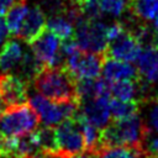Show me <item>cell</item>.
<instances>
[{"mask_svg":"<svg viewBox=\"0 0 158 158\" xmlns=\"http://www.w3.org/2000/svg\"><path fill=\"white\" fill-rule=\"evenodd\" d=\"M148 131L139 114L121 120L111 118L101 130L100 144L101 147H128L142 152V142Z\"/></svg>","mask_w":158,"mask_h":158,"instance_id":"6da1fadb","label":"cell"},{"mask_svg":"<svg viewBox=\"0 0 158 158\" xmlns=\"http://www.w3.org/2000/svg\"><path fill=\"white\" fill-rule=\"evenodd\" d=\"M32 81L41 95L53 101H79L77 79L65 67L44 65Z\"/></svg>","mask_w":158,"mask_h":158,"instance_id":"7a4b0ae2","label":"cell"},{"mask_svg":"<svg viewBox=\"0 0 158 158\" xmlns=\"http://www.w3.org/2000/svg\"><path fill=\"white\" fill-rule=\"evenodd\" d=\"M0 116V132L7 137H19L32 132L40 123L38 115L26 102L7 107Z\"/></svg>","mask_w":158,"mask_h":158,"instance_id":"3957f363","label":"cell"},{"mask_svg":"<svg viewBox=\"0 0 158 158\" xmlns=\"http://www.w3.org/2000/svg\"><path fill=\"white\" fill-rule=\"evenodd\" d=\"M30 105L38 115L40 121L47 126H57L63 120L74 117L79 111V101H53L41 94L32 95Z\"/></svg>","mask_w":158,"mask_h":158,"instance_id":"277c9868","label":"cell"},{"mask_svg":"<svg viewBox=\"0 0 158 158\" xmlns=\"http://www.w3.org/2000/svg\"><path fill=\"white\" fill-rule=\"evenodd\" d=\"M74 26V40L83 51L91 53H105L107 46V26L104 22L83 16Z\"/></svg>","mask_w":158,"mask_h":158,"instance_id":"5b68a950","label":"cell"},{"mask_svg":"<svg viewBox=\"0 0 158 158\" xmlns=\"http://www.w3.org/2000/svg\"><path fill=\"white\" fill-rule=\"evenodd\" d=\"M54 130L58 142L59 158H70L74 154L85 151L83 133L74 117L63 120Z\"/></svg>","mask_w":158,"mask_h":158,"instance_id":"8992f818","label":"cell"},{"mask_svg":"<svg viewBox=\"0 0 158 158\" xmlns=\"http://www.w3.org/2000/svg\"><path fill=\"white\" fill-rule=\"evenodd\" d=\"M141 49L142 46L136 36L125 27V30L116 38L107 43L104 54L107 58L132 63L136 62Z\"/></svg>","mask_w":158,"mask_h":158,"instance_id":"52a82bcc","label":"cell"},{"mask_svg":"<svg viewBox=\"0 0 158 158\" xmlns=\"http://www.w3.org/2000/svg\"><path fill=\"white\" fill-rule=\"evenodd\" d=\"M110 96H96L79 102V112L94 126L102 130L111 121Z\"/></svg>","mask_w":158,"mask_h":158,"instance_id":"ba28073f","label":"cell"},{"mask_svg":"<svg viewBox=\"0 0 158 158\" xmlns=\"http://www.w3.org/2000/svg\"><path fill=\"white\" fill-rule=\"evenodd\" d=\"M28 83L19 75L2 74L0 77V93L7 107L25 104L28 98Z\"/></svg>","mask_w":158,"mask_h":158,"instance_id":"9c48e42d","label":"cell"},{"mask_svg":"<svg viewBox=\"0 0 158 158\" xmlns=\"http://www.w3.org/2000/svg\"><path fill=\"white\" fill-rule=\"evenodd\" d=\"M60 40L47 27L28 44L33 56L44 65H52L60 48Z\"/></svg>","mask_w":158,"mask_h":158,"instance_id":"30bf717a","label":"cell"},{"mask_svg":"<svg viewBox=\"0 0 158 158\" xmlns=\"http://www.w3.org/2000/svg\"><path fill=\"white\" fill-rule=\"evenodd\" d=\"M46 23L47 19L43 10L40 6H33L28 9L16 37L26 43H30L46 28Z\"/></svg>","mask_w":158,"mask_h":158,"instance_id":"8fae6325","label":"cell"},{"mask_svg":"<svg viewBox=\"0 0 158 158\" xmlns=\"http://www.w3.org/2000/svg\"><path fill=\"white\" fill-rule=\"evenodd\" d=\"M101 74L109 81H120V80H135L141 78L137 67L132 65L130 62L117 60L105 57Z\"/></svg>","mask_w":158,"mask_h":158,"instance_id":"7c38bea8","label":"cell"},{"mask_svg":"<svg viewBox=\"0 0 158 158\" xmlns=\"http://www.w3.org/2000/svg\"><path fill=\"white\" fill-rule=\"evenodd\" d=\"M137 70L143 80L148 84L158 83V48L147 46L142 47L137 59Z\"/></svg>","mask_w":158,"mask_h":158,"instance_id":"4fadbf2b","label":"cell"},{"mask_svg":"<svg viewBox=\"0 0 158 158\" xmlns=\"http://www.w3.org/2000/svg\"><path fill=\"white\" fill-rule=\"evenodd\" d=\"M22 58V48L15 40L7 41L0 51V70L9 72L17 67Z\"/></svg>","mask_w":158,"mask_h":158,"instance_id":"5bb4252c","label":"cell"},{"mask_svg":"<svg viewBox=\"0 0 158 158\" xmlns=\"http://www.w3.org/2000/svg\"><path fill=\"white\" fill-rule=\"evenodd\" d=\"M128 10L141 21H153L158 16V0H130Z\"/></svg>","mask_w":158,"mask_h":158,"instance_id":"9a60e30c","label":"cell"},{"mask_svg":"<svg viewBox=\"0 0 158 158\" xmlns=\"http://www.w3.org/2000/svg\"><path fill=\"white\" fill-rule=\"evenodd\" d=\"M46 27L53 32L60 41L74 38V25L63 15L57 14L47 20Z\"/></svg>","mask_w":158,"mask_h":158,"instance_id":"2e32d148","label":"cell"},{"mask_svg":"<svg viewBox=\"0 0 158 158\" xmlns=\"http://www.w3.org/2000/svg\"><path fill=\"white\" fill-rule=\"evenodd\" d=\"M27 11H28V7L26 5V0H19L9 9L6 20H5L9 33H11L12 36H17Z\"/></svg>","mask_w":158,"mask_h":158,"instance_id":"e0dca14e","label":"cell"},{"mask_svg":"<svg viewBox=\"0 0 158 158\" xmlns=\"http://www.w3.org/2000/svg\"><path fill=\"white\" fill-rule=\"evenodd\" d=\"M37 143L41 151L51 154H58V142L56 136V130L53 126H42L35 130Z\"/></svg>","mask_w":158,"mask_h":158,"instance_id":"ac0fdd59","label":"cell"},{"mask_svg":"<svg viewBox=\"0 0 158 158\" xmlns=\"http://www.w3.org/2000/svg\"><path fill=\"white\" fill-rule=\"evenodd\" d=\"M17 67H19L17 68L19 77L30 84L35 79V77L40 73V70L44 67V64L42 62H40L31 52V53H26L25 56H22Z\"/></svg>","mask_w":158,"mask_h":158,"instance_id":"d6986e66","label":"cell"},{"mask_svg":"<svg viewBox=\"0 0 158 158\" xmlns=\"http://www.w3.org/2000/svg\"><path fill=\"white\" fill-rule=\"evenodd\" d=\"M110 114L112 120L127 118L135 114H138L141 104L137 101H122L117 99H110Z\"/></svg>","mask_w":158,"mask_h":158,"instance_id":"ffe728a7","label":"cell"},{"mask_svg":"<svg viewBox=\"0 0 158 158\" xmlns=\"http://www.w3.org/2000/svg\"><path fill=\"white\" fill-rule=\"evenodd\" d=\"M143 153L128 147H101L96 152V158H138Z\"/></svg>","mask_w":158,"mask_h":158,"instance_id":"44dd1931","label":"cell"},{"mask_svg":"<svg viewBox=\"0 0 158 158\" xmlns=\"http://www.w3.org/2000/svg\"><path fill=\"white\" fill-rule=\"evenodd\" d=\"M101 12H106L111 16H121L128 10L130 0H98Z\"/></svg>","mask_w":158,"mask_h":158,"instance_id":"7402d4cb","label":"cell"},{"mask_svg":"<svg viewBox=\"0 0 158 158\" xmlns=\"http://www.w3.org/2000/svg\"><path fill=\"white\" fill-rule=\"evenodd\" d=\"M144 123L151 132L158 133V102H156L153 107L149 110L147 121H144Z\"/></svg>","mask_w":158,"mask_h":158,"instance_id":"603a6c76","label":"cell"},{"mask_svg":"<svg viewBox=\"0 0 158 158\" xmlns=\"http://www.w3.org/2000/svg\"><path fill=\"white\" fill-rule=\"evenodd\" d=\"M19 0H0V16L6 14L9 11V9Z\"/></svg>","mask_w":158,"mask_h":158,"instance_id":"cb8c5ba5","label":"cell"},{"mask_svg":"<svg viewBox=\"0 0 158 158\" xmlns=\"http://www.w3.org/2000/svg\"><path fill=\"white\" fill-rule=\"evenodd\" d=\"M9 35V30H7V26H6V22L5 20L0 16V43H2L6 37Z\"/></svg>","mask_w":158,"mask_h":158,"instance_id":"d4e9b609","label":"cell"},{"mask_svg":"<svg viewBox=\"0 0 158 158\" xmlns=\"http://www.w3.org/2000/svg\"><path fill=\"white\" fill-rule=\"evenodd\" d=\"M6 109H7V106H6V104H5L4 99H2V95H1V93H0V115H1Z\"/></svg>","mask_w":158,"mask_h":158,"instance_id":"484cf974","label":"cell"},{"mask_svg":"<svg viewBox=\"0 0 158 158\" xmlns=\"http://www.w3.org/2000/svg\"><path fill=\"white\" fill-rule=\"evenodd\" d=\"M11 158H31V157L30 156H14Z\"/></svg>","mask_w":158,"mask_h":158,"instance_id":"4316f807","label":"cell"},{"mask_svg":"<svg viewBox=\"0 0 158 158\" xmlns=\"http://www.w3.org/2000/svg\"><path fill=\"white\" fill-rule=\"evenodd\" d=\"M148 158H158V154H156V156H152V157H148Z\"/></svg>","mask_w":158,"mask_h":158,"instance_id":"83f0119b","label":"cell"},{"mask_svg":"<svg viewBox=\"0 0 158 158\" xmlns=\"http://www.w3.org/2000/svg\"><path fill=\"white\" fill-rule=\"evenodd\" d=\"M156 101H157V102H158V96H156Z\"/></svg>","mask_w":158,"mask_h":158,"instance_id":"f1b7e54d","label":"cell"}]
</instances>
